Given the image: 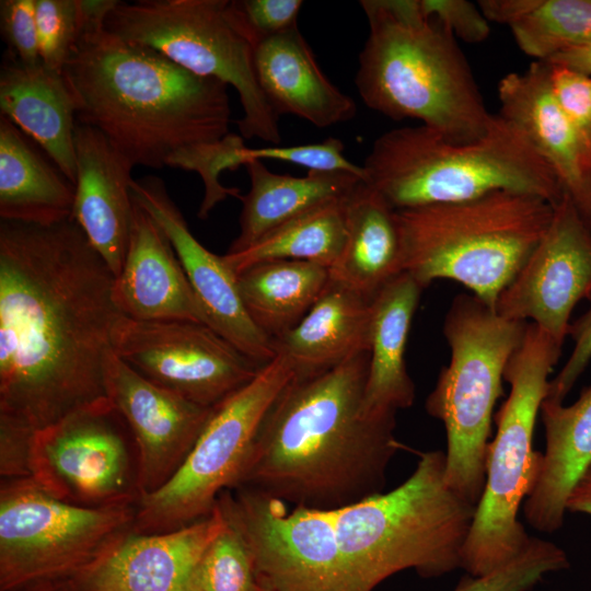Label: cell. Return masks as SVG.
<instances>
[{
    "label": "cell",
    "mask_w": 591,
    "mask_h": 591,
    "mask_svg": "<svg viewBox=\"0 0 591 591\" xmlns=\"http://www.w3.org/2000/svg\"><path fill=\"white\" fill-rule=\"evenodd\" d=\"M117 3V0H77L81 35L104 28L108 14Z\"/></svg>",
    "instance_id": "45"
},
{
    "label": "cell",
    "mask_w": 591,
    "mask_h": 591,
    "mask_svg": "<svg viewBox=\"0 0 591 591\" xmlns=\"http://www.w3.org/2000/svg\"><path fill=\"white\" fill-rule=\"evenodd\" d=\"M588 300V310L569 325L568 336L573 347L558 374L549 380L545 397L547 401L564 403L591 360V296Z\"/></svg>",
    "instance_id": "44"
},
{
    "label": "cell",
    "mask_w": 591,
    "mask_h": 591,
    "mask_svg": "<svg viewBox=\"0 0 591 591\" xmlns=\"http://www.w3.org/2000/svg\"><path fill=\"white\" fill-rule=\"evenodd\" d=\"M112 350L153 383L208 407L251 382L262 368L208 325L190 321L121 315Z\"/></svg>",
    "instance_id": "15"
},
{
    "label": "cell",
    "mask_w": 591,
    "mask_h": 591,
    "mask_svg": "<svg viewBox=\"0 0 591 591\" xmlns=\"http://www.w3.org/2000/svg\"><path fill=\"white\" fill-rule=\"evenodd\" d=\"M247 545L268 591H368L343 552L327 511L288 505L245 487L217 500Z\"/></svg>",
    "instance_id": "13"
},
{
    "label": "cell",
    "mask_w": 591,
    "mask_h": 591,
    "mask_svg": "<svg viewBox=\"0 0 591 591\" xmlns=\"http://www.w3.org/2000/svg\"><path fill=\"white\" fill-rule=\"evenodd\" d=\"M569 568L567 554L556 544L531 537L512 560L483 576H468L454 591H529L545 575Z\"/></svg>",
    "instance_id": "35"
},
{
    "label": "cell",
    "mask_w": 591,
    "mask_h": 591,
    "mask_svg": "<svg viewBox=\"0 0 591 591\" xmlns=\"http://www.w3.org/2000/svg\"><path fill=\"white\" fill-rule=\"evenodd\" d=\"M114 279L72 217L1 220L0 412L39 430L107 397Z\"/></svg>",
    "instance_id": "1"
},
{
    "label": "cell",
    "mask_w": 591,
    "mask_h": 591,
    "mask_svg": "<svg viewBox=\"0 0 591 591\" xmlns=\"http://www.w3.org/2000/svg\"><path fill=\"white\" fill-rule=\"evenodd\" d=\"M359 4L369 25L355 77L363 104L393 120H418L452 142L483 138L495 115L451 32L427 18L419 0Z\"/></svg>",
    "instance_id": "4"
},
{
    "label": "cell",
    "mask_w": 591,
    "mask_h": 591,
    "mask_svg": "<svg viewBox=\"0 0 591 591\" xmlns=\"http://www.w3.org/2000/svg\"><path fill=\"white\" fill-rule=\"evenodd\" d=\"M346 239L328 269L329 278L369 300L404 273L395 209L371 185L360 182L345 198Z\"/></svg>",
    "instance_id": "28"
},
{
    "label": "cell",
    "mask_w": 591,
    "mask_h": 591,
    "mask_svg": "<svg viewBox=\"0 0 591 591\" xmlns=\"http://www.w3.org/2000/svg\"><path fill=\"white\" fill-rule=\"evenodd\" d=\"M135 521L136 505L82 507L32 477L1 479L0 591L78 577L132 533Z\"/></svg>",
    "instance_id": "11"
},
{
    "label": "cell",
    "mask_w": 591,
    "mask_h": 591,
    "mask_svg": "<svg viewBox=\"0 0 591 591\" xmlns=\"http://www.w3.org/2000/svg\"><path fill=\"white\" fill-rule=\"evenodd\" d=\"M540 413L546 445L523 512L532 528L553 533L563 526L567 498L591 463V385L568 406L544 399Z\"/></svg>",
    "instance_id": "26"
},
{
    "label": "cell",
    "mask_w": 591,
    "mask_h": 591,
    "mask_svg": "<svg viewBox=\"0 0 591 591\" xmlns=\"http://www.w3.org/2000/svg\"><path fill=\"white\" fill-rule=\"evenodd\" d=\"M498 96L499 115L524 132L565 193L576 198L591 151L554 96L548 62L535 60L524 71L506 74L499 81Z\"/></svg>",
    "instance_id": "23"
},
{
    "label": "cell",
    "mask_w": 591,
    "mask_h": 591,
    "mask_svg": "<svg viewBox=\"0 0 591 591\" xmlns=\"http://www.w3.org/2000/svg\"><path fill=\"white\" fill-rule=\"evenodd\" d=\"M293 379L281 355L213 407L197 441L174 476L136 505V533L173 531L211 513L220 494L239 485L268 409Z\"/></svg>",
    "instance_id": "12"
},
{
    "label": "cell",
    "mask_w": 591,
    "mask_h": 591,
    "mask_svg": "<svg viewBox=\"0 0 591 591\" xmlns=\"http://www.w3.org/2000/svg\"><path fill=\"white\" fill-rule=\"evenodd\" d=\"M36 429L24 419L0 412L1 479L32 476V451Z\"/></svg>",
    "instance_id": "43"
},
{
    "label": "cell",
    "mask_w": 591,
    "mask_h": 591,
    "mask_svg": "<svg viewBox=\"0 0 591 591\" xmlns=\"http://www.w3.org/2000/svg\"><path fill=\"white\" fill-rule=\"evenodd\" d=\"M362 167L366 183L395 210L498 190L537 196L554 206L565 194L524 132L499 114L488 132L470 143L452 142L424 125L392 129L374 140Z\"/></svg>",
    "instance_id": "5"
},
{
    "label": "cell",
    "mask_w": 591,
    "mask_h": 591,
    "mask_svg": "<svg viewBox=\"0 0 591 591\" xmlns=\"http://www.w3.org/2000/svg\"><path fill=\"white\" fill-rule=\"evenodd\" d=\"M0 113L76 183L77 106L63 73L9 50L0 69Z\"/></svg>",
    "instance_id": "22"
},
{
    "label": "cell",
    "mask_w": 591,
    "mask_h": 591,
    "mask_svg": "<svg viewBox=\"0 0 591 591\" xmlns=\"http://www.w3.org/2000/svg\"><path fill=\"white\" fill-rule=\"evenodd\" d=\"M422 287L407 273L390 281L371 301L370 360L362 410L369 417L396 415L415 399L405 349Z\"/></svg>",
    "instance_id": "27"
},
{
    "label": "cell",
    "mask_w": 591,
    "mask_h": 591,
    "mask_svg": "<svg viewBox=\"0 0 591 591\" xmlns=\"http://www.w3.org/2000/svg\"><path fill=\"white\" fill-rule=\"evenodd\" d=\"M444 472V452H424L396 488L327 511L368 591L406 569L433 578L461 568L476 507L449 487Z\"/></svg>",
    "instance_id": "7"
},
{
    "label": "cell",
    "mask_w": 591,
    "mask_h": 591,
    "mask_svg": "<svg viewBox=\"0 0 591 591\" xmlns=\"http://www.w3.org/2000/svg\"><path fill=\"white\" fill-rule=\"evenodd\" d=\"M72 219L114 276L121 270L135 202L130 161L99 130L77 123Z\"/></svg>",
    "instance_id": "20"
},
{
    "label": "cell",
    "mask_w": 591,
    "mask_h": 591,
    "mask_svg": "<svg viewBox=\"0 0 591 591\" xmlns=\"http://www.w3.org/2000/svg\"><path fill=\"white\" fill-rule=\"evenodd\" d=\"M345 198L293 218L239 253H227L223 255L227 265L235 275L276 259L310 262L329 269L345 244Z\"/></svg>",
    "instance_id": "33"
},
{
    "label": "cell",
    "mask_w": 591,
    "mask_h": 591,
    "mask_svg": "<svg viewBox=\"0 0 591 591\" xmlns=\"http://www.w3.org/2000/svg\"><path fill=\"white\" fill-rule=\"evenodd\" d=\"M74 185L31 139L0 116V218L43 227L72 217Z\"/></svg>",
    "instance_id": "29"
},
{
    "label": "cell",
    "mask_w": 591,
    "mask_h": 591,
    "mask_svg": "<svg viewBox=\"0 0 591 591\" xmlns=\"http://www.w3.org/2000/svg\"><path fill=\"white\" fill-rule=\"evenodd\" d=\"M40 61L61 71L80 38L77 0H35Z\"/></svg>",
    "instance_id": "37"
},
{
    "label": "cell",
    "mask_w": 591,
    "mask_h": 591,
    "mask_svg": "<svg viewBox=\"0 0 591 591\" xmlns=\"http://www.w3.org/2000/svg\"><path fill=\"white\" fill-rule=\"evenodd\" d=\"M566 510L591 517V463L572 487L566 501Z\"/></svg>",
    "instance_id": "46"
},
{
    "label": "cell",
    "mask_w": 591,
    "mask_h": 591,
    "mask_svg": "<svg viewBox=\"0 0 591 591\" xmlns=\"http://www.w3.org/2000/svg\"><path fill=\"white\" fill-rule=\"evenodd\" d=\"M131 195L169 237L208 325L260 367L270 362L276 357L271 339L248 315L237 276L223 256L207 250L193 235L164 182L152 175L134 178Z\"/></svg>",
    "instance_id": "18"
},
{
    "label": "cell",
    "mask_w": 591,
    "mask_h": 591,
    "mask_svg": "<svg viewBox=\"0 0 591 591\" xmlns=\"http://www.w3.org/2000/svg\"><path fill=\"white\" fill-rule=\"evenodd\" d=\"M104 378L106 396L134 440L139 495L153 494L183 464L215 406L199 405L153 383L113 350L105 360Z\"/></svg>",
    "instance_id": "17"
},
{
    "label": "cell",
    "mask_w": 591,
    "mask_h": 591,
    "mask_svg": "<svg viewBox=\"0 0 591 591\" xmlns=\"http://www.w3.org/2000/svg\"><path fill=\"white\" fill-rule=\"evenodd\" d=\"M341 140L329 137L318 143L301 146H268L258 149H246V158L251 160H277L301 165L308 171L345 172L354 174L366 182L362 166L349 161L344 154Z\"/></svg>",
    "instance_id": "38"
},
{
    "label": "cell",
    "mask_w": 591,
    "mask_h": 591,
    "mask_svg": "<svg viewBox=\"0 0 591 591\" xmlns=\"http://www.w3.org/2000/svg\"><path fill=\"white\" fill-rule=\"evenodd\" d=\"M369 360L366 351L325 373L293 378L265 415L236 487L320 511L383 493L402 444L396 415L362 410Z\"/></svg>",
    "instance_id": "2"
},
{
    "label": "cell",
    "mask_w": 591,
    "mask_h": 591,
    "mask_svg": "<svg viewBox=\"0 0 591 591\" xmlns=\"http://www.w3.org/2000/svg\"><path fill=\"white\" fill-rule=\"evenodd\" d=\"M526 325L499 315L474 294L456 296L444 317L450 362L427 397L426 410L445 428L447 484L475 507L486 483L493 410Z\"/></svg>",
    "instance_id": "8"
},
{
    "label": "cell",
    "mask_w": 591,
    "mask_h": 591,
    "mask_svg": "<svg viewBox=\"0 0 591 591\" xmlns=\"http://www.w3.org/2000/svg\"><path fill=\"white\" fill-rule=\"evenodd\" d=\"M255 70L274 111L327 128L352 119L355 101L321 70L298 27L260 42L255 48Z\"/></svg>",
    "instance_id": "24"
},
{
    "label": "cell",
    "mask_w": 591,
    "mask_h": 591,
    "mask_svg": "<svg viewBox=\"0 0 591 591\" xmlns=\"http://www.w3.org/2000/svg\"><path fill=\"white\" fill-rule=\"evenodd\" d=\"M243 137L228 134L222 139L186 148L173 155L167 166L196 172L204 183V197L197 212L198 218L207 219L210 211L228 196L239 199L240 189L220 184L219 175L224 170H235L245 165L247 147Z\"/></svg>",
    "instance_id": "34"
},
{
    "label": "cell",
    "mask_w": 591,
    "mask_h": 591,
    "mask_svg": "<svg viewBox=\"0 0 591 591\" xmlns=\"http://www.w3.org/2000/svg\"><path fill=\"white\" fill-rule=\"evenodd\" d=\"M197 579L199 591L255 590L257 581L251 552L227 521L205 551Z\"/></svg>",
    "instance_id": "36"
},
{
    "label": "cell",
    "mask_w": 591,
    "mask_h": 591,
    "mask_svg": "<svg viewBox=\"0 0 591 591\" xmlns=\"http://www.w3.org/2000/svg\"><path fill=\"white\" fill-rule=\"evenodd\" d=\"M254 591H268V590L265 589V588H263V587H260V586L257 583V586H256V588H255Z\"/></svg>",
    "instance_id": "50"
},
{
    "label": "cell",
    "mask_w": 591,
    "mask_h": 591,
    "mask_svg": "<svg viewBox=\"0 0 591 591\" xmlns=\"http://www.w3.org/2000/svg\"><path fill=\"white\" fill-rule=\"evenodd\" d=\"M62 73L78 121L102 132L134 166H167L177 152L230 134L227 84L105 27L80 36Z\"/></svg>",
    "instance_id": "3"
},
{
    "label": "cell",
    "mask_w": 591,
    "mask_h": 591,
    "mask_svg": "<svg viewBox=\"0 0 591 591\" xmlns=\"http://www.w3.org/2000/svg\"><path fill=\"white\" fill-rule=\"evenodd\" d=\"M10 591H70L69 580H43Z\"/></svg>",
    "instance_id": "49"
},
{
    "label": "cell",
    "mask_w": 591,
    "mask_h": 591,
    "mask_svg": "<svg viewBox=\"0 0 591 591\" xmlns=\"http://www.w3.org/2000/svg\"><path fill=\"white\" fill-rule=\"evenodd\" d=\"M548 65L554 96L591 151V76Z\"/></svg>",
    "instance_id": "39"
},
{
    "label": "cell",
    "mask_w": 591,
    "mask_h": 591,
    "mask_svg": "<svg viewBox=\"0 0 591 591\" xmlns=\"http://www.w3.org/2000/svg\"><path fill=\"white\" fill-rule=\"evenodd\" d=\"M591 296V231L565 193L551 223L495 311L509 320L537 325L563 345L576 304Z\"/></svg>",
    "instance_id": "16"
},
{
    "label": "cell",
    "mask_w": 591,
    "mask_h": 591,
    "mask_svg": "<svg viewBox=\"0 0 591 591\" xmlns=\"http://www.w3.org/2000/svg\"><path fill=\"white\" fill-rule=\"evenodd\" d=\"M113 298L121 314L134 320H178L208 325L169 237L136 202L125 260L114 279Z\"/></svg>",
    "instance_id": "21"
},
{
    "label": "cell",
    "mask_w": 591,
    "mask_h": 591,
    "mask_svg": "<svg viewBox=\"0 0 591 591\" xmlns=\"http://www.w3.org/2000/svg\"><path fill=\"white\" fill-rule=\"evenodd\" d=\"M422 13L443 27L455 38L478 44L490 34L489 21L478 4L466 0H419Z\"/></svg>",
    "instance_id": "40"
},
{
    "label": "cell",
    "mask_w": 591,
    "mask_h": 591,
    "mask_svg": "<svg viewBox=\"0 0 591 591\" xmlns=\"http://www.w3.org/2000/svg\"><path fill=\"white\" fill-rule=\"evenodd\" d=\"M371 301L329 278L305 316L271 339L276 355L290 363L294 379L325 373L370 350Z\"/></svg>",
    "instance_id": "25"
},
{
    "label": "cell",
    "mask_w": 591,
    "mask_h": 591,
    "mask_svg": "<svg viewBox=\"0 0 591 591\" xmlns=\"http://www.w3.org/2000/svg\"><path fill=\"white\" fill-rule=\"evenodd\" d=\"M225 525L218 507L163 533H130L106 557L69 580L70 591H199L202 555Z\"/></svg>",
    "instance_id": "19"
},
{
    "label": "cell",
    "mask_w": 591,
    "mask_h": 591,
    "mask_svg": "<svg viewBox=\"0 0 591 591\" xmlns=\"http://www.w3.org/2000/svg\"><path fill=\"white\" fill-rule=\"evenodd\" d=\"M478 7L489 22L507 25L536 61L591 44V0H480Z\"/></svg>",
    "instance_id": "32"
},
{
    "label": "cell",
    "mask_w": 591,
    "mask_h": 591,
    "mask_svg": "<svg viewBox=\"0 0 591 591\" xmlns=\"http://www.w3.org/2000/svg\"><path fill=\"white\" fill-rule=\"evenodd\" d=\"M547 62L591 76V44L567 48L552 57Z\"/></svg>",
    "instance_id": "47"
},
{
    "label": "cell",
    "mask_w": 591,
    "mask_h": 591,
    "mask_svg": "<svg viewBox=\"0 0 591 591\" xmlns=\"http://www.w3.org/2000/svg\"><path fill=\"white\" fill-rule=\"evenodd\" d=\"M244 166L251 187L239 197L240 231L227 253H239L293 218L344 199L364 182L345 172L308 171L301 177L276 174L260 160H251Z\"/></svg>",
    "instance_id": "30"
},
{
    "label": "cell",
    "mask_w": 591,
    "mask_h": 591,
    "mask_svg": "<svg viewBox=\"0 0 591 591\" xmlns=\"http://www.w3.org/2000/svg\"><path fill=\"white\" fill-rule=\"evenodd\" d=\"M235 7L258 45L266 38L298 27L301 0H237Z\"/></svg>",
    "instance_id": "42"
},
{
    "label": "cell",
    "mask_w": 591,
    "mask_h": 591,
    "mask_svg": "<svg viewBox=\"0 0 591 591\" xmlns=\"http://www.w3.org/2000/svg\"><path fill=\"white\" fill-rule=\"evenodd\" d=\"M553 212L543 198L510 190L395 210L404 271L422 288L437 279L455 280L495 309Z\"/></svg>",
    "instance_id": "6"
},
{
    "label": "cell",
    "mask_w": 591,
    "mask_h": 591,
    "mask_svg": "<svg viewBox=\"0 0 591 591\" xmlns=\"http://www.w3.org/2000/svg\"><path fill=\"white\" fill-rule=\"evenodd\" d=\"M571 200L581 219L591 231V159L584 170L581 189L577 197Z\"/></svg>",
    "instance_id": "48"
},
{
    "label": "cell",
    "mask_w": 591,
    "mask_h": 591,
    "mask_svg": "<svg viewBox=\"0 0 591 591\" xmlns=\"http://www.w3.org/2000/svg\"><path fill=\"white\" fill-rule=\"evenodd\" d=\"M105 30L121 39L149 47L192 73L234 88L243 116L236 121L244 139L279 146V115L257 79V46L234 1H118Z\"/></svg>",
    "instance_id": "10"
},
{
    "label": "cell",
    "mask_w": 591,
    "mask_h": 591,
    "mask_svg": "<svg viewBox=\"0 0 591 591\" xmlns=\"http://www.w3.org/2000/svg\"><path fill=\"white\" fill-rule=\"evenodd\" d=\"M236 276L248 315L270 339L296 326L329 280L328 268L292 259L263 262Z\"/></svg>",
    "instance_id": "31"
},
{
    "label": "cell",
    "mask_w": 591,
    "mask_h": 591,
    "mask_svg": "<svg viewBox=\"0 0 591 591\" xmlns=\"http://www.w3.org/2000/svg\"><path fill=\"white\" fill-rule=\"evenodd\" d=\"M0 26L10 53L26 63L40 61L35 0H2Z\"/></svg>",
    "instance_id": "41"
},
{
    "label": "cell",
    "mask_w": 591,
    "mask_h": 591,
    "mask_svg": "<svg viewBox=\"0 0 591 591\" xmlns=\"http://www.w3.org/2000/svg\"><path fill=\"white\" fill-rule=\"evenodd\" d=\"M561 348L545 331L528 323L506 366L503 380L510 384V393L496 416L485 488L462 551L461 568L471 576L489 573L512 560L532 537L518 512L538 471L541 453L533 450L534 427Z\"/></svg>",
    "instance_id": "9"
},
{
    "label": "cell",
    "mask_w": 591,
    "mask_h": 591,
    "mask_svg": "<svg viewBox=\"0 0 591 591\" xmlns=\"http://www.w3.org/2000/svg\"><path fill=\"white\" fill-rule=\"evenodd\" d=\"M132 451L129 428L106 397L36 430L31 477L72 505H137L140 495Z\"/></svg>",
    "instance_id": "14"
}]
</instances>
